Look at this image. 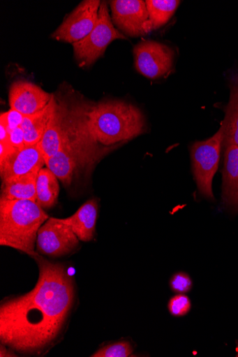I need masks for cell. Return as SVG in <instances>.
<instances>
[{
	"label": "cell",
	"mask_w": 238,
	"mask_h": 357,
	"mask_svg": "<svg viewBox=\"0 0 238 357\" xmlns=\"http://www.w3.org/2000/svg\"><path fill=\"white\" fill-rule=\"evenodd\" d=\"M39 268L35 287L0 303V342L19 354L41 356L64 337L76 305L75 278L61 263L31 256Z\"/></svg>",
	"instance_id": "obj_1"
},
{
	"label": "cell",
	"mask_w": 238,
	"mask_h": 357,
	"mask_svg": "<svg viewBox=\"0 0 238 357\" xmlns=\"http://www.w3.org/2000/svg\"><path fill=\"white\" fill-rule=\"evenodd\" d=\"M89 132L96 142L106 146L122 144L142 135L146 119L132 104L119 100L101 102L87 113Z\"/></svg>",
	"instance_id": "obj_2"
},
{
	"label": "cell",
	"mask_w": 238,
	"mask_h": 357,
	"mask_svg": "<svg viewBox=\"0 0 238 357\" xmlns=\"http://www.w3.org/2000/svg\"><path fill=\"white\" fill-rule=\"evenodd\" d=\"M49 218L36 202L0 199V245L36 255L38 231Z\"/></svg>",
	"instance_id": "obj_3"
},
{
	"label": "cell",
	"mask_w": 238,
	"mask_h": 357,
	"mask_svg": "<svg viewBox=\"0 0 238 357\" xmlns=\"http://www.w3.org/2000/svg\"><path fill=\"white\" fill-rule=\"evenodd\" d=\"M223 130L211 138L191 145L192 172L199 193L209 200H214L213 181L220 165L223 151Z\"/></svg>",
	"instance_id": "obj_4"
},
{
	"label": "cell",
	"mask_w": 238,
	"mask_h": 357,
	"mask_svg": "<svg viewBox=\"0 0 238 357\" xmlns=\"http://www.w3.org/2000/svg\"><path fill=\"white\" fill-rule=\"evenodd\" d=\"M126 38L115 28L106 2H102L98 20L91 33L73 44L75 56L80 67H89L103 55L108 46L116 40Z\"/></svg>",
	"instance_id": "obj_5"
},
{
	"label": "cell",
	"mask_w": 238,
	"mask_h": 357,
	"mask_svg": "<svg viewBox=\"0 0 238 357\" xmlns=\"http://www.w3.org/2000/svg\"><path fill=\"white\" fill-rule=\"evenodd\" d=\"M80 128V127H79ZM79 128L73 124L60 150L45 160L50 169L65 185H70L75 176L90 163L91 156L87 144L79 136Z\"/></svg>",
	"instance_id": "obj_6"
},
{
	"label": "cell",
	"mask_w": 238,
	"mask_h": 357,
	"mask_svg": "<svg viewBox=\"0 0 238 357\" xmlns=\"http://www.w3.org/2000/svg\"><path fill=\"white\" fill-rule=\"evenodd\" d=\"M135 68L151 79L167 77L174 70L175 52L168 45L153 40H143L133 48Z\"/></svg>",
	"instance_id": "obj_7"
},
{
	"label": "cell",
	"mask_w": 238,
	"mask_h": 357,
	"mask_svg": "<svg viewBox=\"0 0 238 357\" xmlns=\"http://www.w3.org/2000/svg\"><path fill=\"white\" fill-rule=\"evenodd\" d=\"M80 239L60 218H50L38 231L36 252L51 257H63L77 250Z\"/></svg>",
	"instance_id": "obj_8"
},
{
	"label": "cell",
	"mask_w": 238,
	"mask_h": 357,
	"mask_svg": "<svg viewBox=\"0 0 238 357\" xmlns=\"http://www.w3.org/2000/svg\"><path fill=\"white\" fill-rule=\"evenodd\" d=\"M110 6L114 24L126 36L140 38L153 31L146 1L114 0Z\"/></svg>",
	"instance_id": "obj_9"
},
{
	"label": "cell",
	"mask_w": 238,
	"mask_h": 357,
	"mask_svg": "<svg viewBox=\"0 0 238 357\" xmlns=\"http://www.w3.org/2000/svg\"><path fill=\"white\" fill-rule=\"evenodd\" d=\"M101 3L99 0H85L82 2L51 37L73 45L84 39L96 25Z\"/></svg>",
	"instance_id": "obj_10"
},
{
	"label": "cell",
	"mask_w": 238,
	"mask_h": 357,
	"mask_svg": "<svg viewBox=\"0 0 238 357\" xmlns=\"http://www.w3.org/2000/svg\"><path fill=\"white\" fill-rule=\"evenodd\" d=\"M45 165V160L38 144L25 146L21 150H17L3 163H0V175L4 183L40 172Z\"/></svg>",
	"instance_id": "obj_11"
},
{
	"label": "cell",
	"mask_w": 238,
	"mask_h": 357,
	"mask_svg": "<svg viewBox=\"0 0 238 357\" xmlns=\"http://www.w3.org/2000/svg\"><path fill=\"white\" fill-rule=\"evenodd\" d=\"M52 96L31 82H16L10 89V109L24 116L31 115L44 109L51 101Z\"/></svg>",
	"instance_id": "obj_12"
},
{
	"label": "cell",
	"mask_w": 238,
	"mask_h": 357,
	"mask_svg": "<svg viewBox=\"0 0 238 357\" xmlns=\"http://www.w3.org/2000/svg\"><path fill=\"white\" fill-rule=\"evenodd\" d=\"M222 178V202L225 208L238 213V146L224 150Z\"/></svg>",
	"instance_id": "obj_13"
},
{
	"label": "cell",
	"mask_w": 238,
	"mask_h": 357,
	"mask_svg": "<svg viewBox=\"0 0 238 357\" xmlns=\"http://www.w3.org/2000/svg\"><path fill=\"white\" fill-rule=\"evenodd\" d=\"M69 122L64 109L57 104L45 133L38 144L45 160L56 154L61 148L69 135L72 124Z\"/></svg>",
	"instance_id": "obj_14"
},
{
	"label": "cell",
	"mask_w": 238,
	"mask_h": 357,
	"mask_svg": "<svg viewBox=\"0 0 238 357\" xmlns=\"http://www.w3.org/2000/svg\"><path fill=\"white\" fill-rule=\"evenodd\" d=\"M98 212L96 199H91L83 204L72 216L61 219L69 225L80 241L90 242L95 236Z\"/></svg>",
	"instance_id": "obj_15"
},
{
	"label": "cell",
	"mask_w": 238,
	"mask_h": 357,
	"mask_svg": "<svg viewBox=\"0 0 238 357\" xmlns=\"http://www.w3.org/2000/svg\"><path fill=\"white\" fill-rule=\"evenodd\" d=\"M230 98L221 123L223 130V150L230 146H238V73L230 80Z\"/></svg>",
	"instance_id": "obj_16"
},
{
	"label": "cell",
	"mask_w": 238,
	"mask_h": 357,
	"mask_svg": "<svg viewBox=\"0 0 238 357\" xmlns=\"http://www.w3.org/2000/svg\"><path fill=\"white\" fill-rule=\"evenodd\" d=\"M56 105V100L52 96L51 101L44 109L24 116L22 127L24 130L26 146L38 145L40 142Z\"/></svg>",
	"instance_id": "obj_17"
},
{
	"label": "cell",
	"mask_w": 238,
	"mask_h": 357,
	"mask_svg": "<svg viewBox=\"0 0 238 357\" xmlns=\"http://www.w3.org/2000/svg\"><path fill=\"white\" fill-rule=\"evenodd\" d=\"M39 172L3 183L1 198L5 200H27L37 202V180Z\"/></svg>",
	"instance_id": "obj_18"
},
{
	"label": "cell",
	"mask_w": 238,
	"mask_h": 357,
	"mask_svg": "<svg viewBox=\"0 0 238 357\" xmlns=\"http://www.w3.org/2000/svg\"><path fill=\"white\" fill-rule=\"evenodd\" d=\"M58 178L47 167L43 168L37 180V204L43 209L53 208L58 201Z\"/></svg>",
	"instance_id": "obj_19"
},
{
	"label": "cell",
	"mask_w": 238,
	"mask_h": 357,
	"mask_svg": "<svg viewBox=\"0 0 238 357\" xmlns=\"http://www.w3.org/2000/svg\"><path fill=\"white\" fill-rule=\"evenodd\" d=\"M181 3L179 0H147L152 29H158L166 24L174 15Z\"/></svg>",
	"instance_id": "obj_20"
},
{
	"label": "cell",
	"mask_w": 238,
	"mask_h": 357,
	"mask_svg": "<svg viewBox=\"0 0 238 357\" xmlns=\"http://www.w3.org/2000/svg\"><path fill=\"white\" fill-rule=\"evenodd\" d=\"M133 348L127 341H121L100 348L92 357H128L132 354Z\"/></svg>",
	"instance_id": "obj_21"
},
{
	"label": "cell",
	"mask_w": 238,
	"mask_h": 357,
	"mask_svg": "<svg viewBox=\"0 0 238 357\" xmlns=\"http://www.w3.org/2000/svg\"><path fill=\"white\" fill-rule=\"evenodd\" d=\"M191 308L189 298L184 295H178L174 297L168 303L170 313L176 317L187 314Z\"/></svg>",
	"instance_id": "obj_22"
},
{
	"label": "cell",
	"mask_w": 238,
	"mask_h": 357,
	"mask_svg": "<svg viewBox=\"0 0 238 357\" xmlns=\"http://www.w3.org/2000/svg\"><path fill=\"white\" fill-rule=\"evenodd\" d=\"M24 118L23 114L10 109L8 112L2 113L0 116V125L5 126L8 132L10 133L13 130L22 126Z\"/></svg>",
	"instance_id": "obj_23"
},
{
	"label": "cell",
	"mask_w": 238,
	"mask_h": 357,
	"mask_svg": "<svg viewBox=\"0 0 238 357\" xmlns=\"http://www.w3.org/2000/svg\"><path fill=\"white\" fill-rule=\"evenodd\" d=\"M170 284L175 293L186 294L191 289L192 281L188 275L180 273L174 275Z\"/></svg>",
	"instance_id": "obj_24"
},
{
	"label": "cell",
	"mask_w": 238,
	"mask_h": 357,
	"mask_svg": "<svg viewBox=\"0 0 238 357\" xmlns=\"http://www.w3.org/2000/svg\"><path fill=\"white\" fill-rule=\"evenodd\" d=\"M17 150L24 149L25 146L24 133L22 126L17 128L10 133L8 142Z\"/></svg>",
	"instance_id": "obj_25"
},
{
	"label": "cell",
	"mask_w": 238,
	"mask_h": 357,
	"mask_svg": "<svg viewBox=\"0 0 238 357\" xmlns=\"http://www.w3.org/2000/svg\"><path fill=\"white\" fill-rule=\"evenodd\" d=\"M17 149L8 143L0 142V163H3L8 158L14 153Z\"/></svg>",
	"instance_id": "obj_26"
},
{
	"label": "cell",
	"mask_w": 238,
	"mask_h": 357,
	"mask_svg": "<svg viewBox=\"0 0 238 357\" xmlns=\"http://www.w3.org/2000/svg\"><path fill=\"white\" fill-rule=\"evenodd\" d=\"M0 356H17V352L11 348L1 344V345H0Z\"/></svg>",
	"instance_id": "obj_27"
},
{
	"label": "cell",
	"mask_w": 238,
	"mask_h": 357,
	"mask_svg": "<svg viewBox=\"0 0 238 357\" xmlns=\"http://www.w3.org/2000/svg\"><path fill=\"white\" fill-rule=\"evenodd\" d=\"M237 356L238 357V354H237Z\"/></svg>",
	"instance_id": "obj_28"
}]
</instances>
